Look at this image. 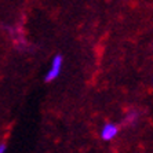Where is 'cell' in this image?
I'll return each instance as SVG.
<instances>
[{
    "label": "cell",
    "instance_id": "3",
    "mask_svg": "<svg viewBox=\"0 0 153 153\" xmlns=\"http://www.w3.org/2000/svg\"><path fill=\"white\" fill-rule=\"evenodd\" d=\"M137 117H138V113L137 112H130V113L127 114V123H132V121H135Z\"/></svg>",
    "mask_w": 153,
    "mask_h": 153
},
{
    "label": "cell",
    "instance_id": "4",
    "mask_svg": "<svg viewBox=\"0 0 153 153\" xmlns=\"http://www.w3.org/2000/svg\"><path fill=\"white\" fill-rule=\"evenodd\" d=\"M6 150H7V145L4 142H0V153H6Z\"/></svg>",
    "mask_w": 153,
    "mask_h": 153
},
{
    "label": "cell",
    "instance_id": "1",
    "mask_svg": "<svg viewBox=\"0 0 153 153\" xmlns=\"http://www.w3.org/2000/svg\"><path fill=\"white\" fill-rule=\"evenodd\" d=\"M62 64H64V57L61 54L54 55L53 62H51V68L50 71L47 72V75L44 76V82L46 83H51L59 76L61 71H62Z\"/></svg>",
    "mask_w": 153,
    "mask_h": 153
},
{
    "label": "cell",
    "instance_id": "2",
    "mask_svg": "<svg viewBox=\"0 0 153 153\" xmlns=\"http://www.w3.org/2000/svg\"><path fill=\"white\" fill-rule=\"evenodd\" d=\"M119 130H120V128H119L117 124H114V123H106V124L101 128V138H102L103 141H112V139H114L117 137Z\"/></svg>",
    "mask_w": 153,
    "mask_h": 153
}]
</instances>
